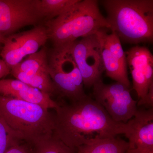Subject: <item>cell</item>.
<instances>
[{
	"mask_svg": "<svg viewBox=\"0 0 153 153\" xmlns=\"http://www.w3.org/2000/svg\"><path fill=\"white\" fill-rule=\"evenodd\" d=\"M38 105L0 95V117L31 146L54 134V114Z\"/></svg>",
	"mask_w": 153,
	"mask_h": 153,
	"instance_id": "obj_3",
	"label": "cell"
},
{
	"mask_svg": "<svg viewBox=\"0 0 153 153\" xmlns=\"http://www.w3.org/2000/svg\"><path fill=\"white\" fill-rule=\"evenodd\" d=\"M12 68L27 74H33L40 72H46L49 74L48 51L47 48L42 47L38 52L29 55L27 59Z\"/></svg>",
	"mask_w": 153,
	"mask_h": 153,
	"instance_id": "obj_14",
	"label": "cell"
},
{
	"mask_svg": "<svg viewBox=\"0 0 153 153\" xmlns=\"http://www.w3.org/2000/svg\"><path fill=\"white\" fill-rule=\"evenodd\" d=\"M54 110V134L75 150L88 141L115 137L128 131L127 123L115 121L101 105L87 95L69 104L59 102Z\"/></svg>",
	"mask_w": 153,
	"mask_h": 153,
	"instance_id": "obj_1",
	"label": "cell"
},
{
	"mask_svg": "<svg viewBox=\"0 0 153 153\" xmlns=\"http://www.w3.org/2000/svg\"><path fill=\"white\" fill-rule=\"evenodd\" d=\"M126 54L133 88L139 99H142L153 84V55L148 48L140 46L132 47Z\"/></svg>",
	"mask_w": 153,
	"mask_h": 153,
	"instance_id": "obj_10",
	"label": "cell"
},
{
	"mask_svg": "<svg viewBox=\"0 0 153 153\" xmlns=\"http://www.w3.org/2000/svg\"><path fill=\"white\" fill-rule=\"evenodd\" d=\"M93 87L94 99L115 121L126 123L135 114L137 101L132 97L129 88L117 82L105 84L102 79Z\"/></svg>",
	"mask_w": 153,
	"mask_h": 153,
	"instance_id": "obj_6",
	"label": "cell"
},
{
	"mask_svg": "<svg viewBox=\"0 0 153 153\" xmlns=\"http://www.w3.org/2000/svg\"><path fill=\"white\" fill-rule=\"evenodd\" d=\"M125 153H153V147L134 149L128 148Z\"/></svg>",
	"mask_w": 153,
	"mask_h": 153,
	"instance_id": "obj_20",
	"label": "cell"
},
{
	"mask_svg": "<svg viewBox=\"0 0 153 153\" xmlns=\"http://www.w3.org/2000/svg\"><path fill=\"white\" fill-rule=\"evenodd\" d=\"M138 106H145L147 108H153V84L151 85L147 94L142 99L140 100L137 102Z\"/></svg>",
	"mask_w": 153,
	"mask_h": 153,
	"instance_id": "obj_19",
	"label": "cell"
},
{
	"mask_svg": "<svg viewBox=\"0 0 153 153\" xmlns=\"http://www.w3.org/2000/svg\"><path fill=\"white\" fill-rule=\"evenodd\" d=\"M70 43L55 46L48 57L49 74L57 94L71 102L87 95L83 80L70 51Z\"/></svg>",
	"mask_w": 153,
	"mask_h": 153,
	"instance_id": "obj_5",
	"label": "cell"
},
{
	"mask_svg": "<svg viewBox=\"0 0 153 153\" xmlns=\"http://www.w3.org/2000/svg\"><path fill=\"white\" fill-rule=\"evenodd\" d=\"M72 57L86 87L93 86L101 80L104 71L101 55V44L96 33L70 44Z\"/></svg>",
	"mask_w": 153,
	"mask_h": 153,
	"instance_id": "obj_7",
	"label": "cell"
},
{
	"mask_svg": "<svg viewBox=\"0 0 153 153\" xmlns=\"http://www.w3.org/2000/svg\"><path fill=\"white\" fill-rule=\"evenodd\" d=\"M128 143L120 138L97 139L76 148V153H125Z\"/></svg>",
	"mask_w": 153,
	"mask_h": 153,
	"instance_id": "obj_12",
	"label": "cell"
},
{
	"mask_svg": "<svg viewBox=\"0 0 153 153\" xmlns=\"http://www.w3.org/2000/svg\"><path fill=\"white\" fill-rule=\"evenodd\" d=\"M33 153H76V150L66 146L55 134L33 146Z\"/></svg>",
	"mask_w": 153,
	"mask_h": 153,
	"instance_id": "obj_16",
	"label": "cell"
},
{
	"mask_svg": "<svg viewBox=\"0 0 153 153\" xmlns=\"http://www.w3.org/2000/svg\"><path fill=\"white\" fill-rule=\"evenodd\" d=\"M49 39L46 27L36 26L28 31L5 38L1 52L2 59L11 69L26 56L38 52Z\"/></svg>",
	"mask_w": 153,
	"mask_h": 153,
	"instance_id": "obj_8",
	"label": "cell"
},
{
	"mask_svg": "<svg viewBox=\"0 0 153 153\" xmlns=\"http://www.w3.org/2000/svg\"><path fill=\"white\" fill-rule=\"evenodd\" d=\"M10 73V69L4 60L0 59V79L8 75Z\"/></svg>",
	"mask_w": 153,
	"mask_h": 153,
	"instance_id": "obj_21",
	"label": "cell"
},
{
	"mask_svg": "<svg viewBox=\"0 0 153 153\" xmlns=\"http://www.w3.org/2000/svg\"><path fill=\"white\" fill-rule=\"evenodd\" d=\"M23 141L0 117V153L6 151L15 144Z\"/></svg>",
	"mask_w": 153,
	"mask_h": 153,
	"instance_id": "obj_17",
	"label": "cell"
},
{
	"mask_svg": "<svg viewBox=\"0 0 153 153\" xmlns=\"http://www.w3.org/2000/svg\"><path fill=\"white\" fill-rule=\"evenodd\" d=\"M21 142L12 146L5 153H33V149L30 146L31 145L27 142L22 143Z\"/></svg>",
	"mask_w": 153,
	"mask_h": 153,
	"instance_id": "obj_18",
	"label": "cell"
},
{
	"mask_svg": "<svg viewBox=\"0 0 153 153\" xmlns=\"http://www.w3.org/2000/svg\"><path fill=\"white\" fill-rule=\"evenodd\" d=\"M109 30L131 44L153 41V0H103Z\"/></svg>",
	"mask_w": 153,
	"mask_h": 153,
	"instance_id": "obj_2",
	"label": "cell"
},
{
	"mask_svg": "<svg viewBox=\"0 0 153 153\" xmlns=\"http://www.w3.org/2000/svg\"><path fill=\"white\" fill-rule=\"evenodd\" d=\"M37 0H0V33L10 35L41 19Z\"/></svg>",
	"mask_w": 153,
	"mask_h": 153,
	"instance_id": "obj_9",
	"label": "cell"
},
{
	"mask_svg": "<svg viewBox=\"0 0 153 153\" xmlns=\"http://www.w3.org/2000/svg\"><path fill=\"white\" fill-rule=\"evenodd\" d=\"M79 0H37V10L41 19L51 20L59 16Z\"/></svg>",
	"mask_w": 153,
	"mask_h": 153,
	"instance_id": "obj_15",
	"label": "cell"
},
{
	"mask_svg": "<svg viewBox=\"0 0 153 153\" xmlns=\"http://www.w3.org/2000/svg\"><path fill=\"white\" fill-rule=\"evenodd\" d=\"M5 38L4 37V36H3L0 33V44L1 43H3L4 40Z\"/></svg>",
	"mask_w": 153,
	"mask_h": 153,
	"instance_id": "obj_22",
	"label": "cell"
},
{
	"mask_svg": "<svg viewBox=\"0 0 153 153\" xmlns=\"http://www.w3.org/2000/svg\"><path fill=\"white\" fill-rule=\"evenodd\" d=\"M46 25L49 39L54 46L72 43L109 28L97 0H79L62 15L47 21Z\"/></svg>",
	"mask_w": 153,
	"mask_h": 153,
	"instance_id": "obj_4",
	"label": "cell"
},
{
	"mask_svg": "<svg viewBox=\"0 0 153 153\" xmlns=\"http://www.w3.org/2000/svg\"><path fill=\"white\" fill-rule=\"evenodd\" d=\"M127 123L128 148L153 147V108L137 109Z\"/></svg>",
	"mask_w": 153,
	"mask_h": 153,
	"instance_id": "obj_11",
	"label": "cell"
},
{
	"mask_svg": "<svg viewBox=\"0 0 153 153\" xmlns=\"http://www.w3.org/2000/svg\"><path fill=\"white\" fill-rule=\"evenodd\" d=\"M10 73L16 78L30 87L41 91L49 95L57 93V90L49 73L40 72L33 74H27L14 68Z\"/></svg>",
	"mask_w": 153,
	"mask_h": 153,
	"instance_id": "obj_13",
	"label": "cell"
}]
</instances>
